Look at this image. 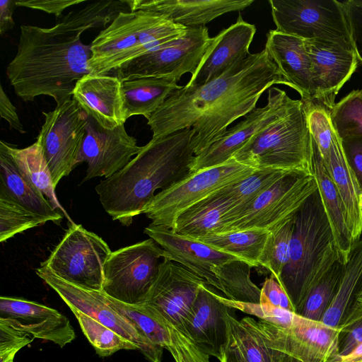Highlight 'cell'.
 <instances>
[{"label":"cell","instance_id":"cell-38","mask_svg":"<svg viewBox=\"0 0 362 362\" xmlns=\"http://www.w3.org/2000/svg\"><path fill=\"white\" fill-rule=\"evenodd\" d=\"M345 264L336 262L320 281L311 289L298 315L320 321L339 287Z\"/></svg>","mask_w":362,"mask_h":362},{"label":"cell","instance_id":"cell-33","mask_svg":"<svg viewBox=\"0 0 362 362\" xmlns=\"http://www.w3.org/2000/svg\"><path fill=\"white\" fill-rule=\"evenodd\" d=\"M361 287L362 240L354 245L337 291L320 322L329 327H338Z\"/></svg>","mask_w":362,"mask_h":362},{"label":"cell","instance_id":"cell-15","mask_svg":"<svg viewBox=\"0 0 362 362\" xmlns=\"http://www.w3.org/2000/svg\"><path fill=\"white\" fill-rule=\"evenodd\" d=\"M204 279L184 266L163 258L142 305L156 317L180 326L190 312Z\"/></svg>","mask_w":362,"mask_h":362},{"label":"cell","instance_id":"cell-29","mask_svg":"<svg viewBox=\"0 0 362 362\" xmlns=\"http://www.w3.org/2000/svg\"><path fill=\"white\" fill-rule=\"evenodd\" d=\"M0 193L47 221L63 218L45 197L20 173L2 140L0 141Z\"/></svg>","mask_w":362,"mask_h":362},{"label":"cell","instance_id":"cell-27","mask_svg":"<svg viewBox=\"0 0 362 362\" xmlns=\"http://www.w3.org/2000/svg\"><path fill=\"white\" fill-rule=\"evenodd\" d=\"M342 200L354 243L362 234V188L349 164L341 139L335 132L329 152L322 158Z\"/></svg>","mask_w":362,"mask_h":362},{"label":"cell","instance_id":"cell-3","mask_svg":"<svg viewBox=\"0 0 362 362\" xmlns=\"http://www.w3.org/2000/svg\"><path fill=\"white\" fill-rule=\"evenodd\" d=\"M191 128L151 139L122 170L95 187L100 202L114 221L129 226L155 197L190 175L194 157Z\"/></svg>","mask_w":362,"mask_h":362},{"label":"cell","instance_id":"cell-36","mask_svg":"<svg viewBox=\"0 0 362 362\" xmlns=\"http://www.w3.org/2000/svg\"><path fill=\"white\" fill-rule=\"evenodd\" d=\"M252 267L250 263L241 259L228 261L212 267L226 298L235 301L259 303L261 289L250 278Z\"/></svg>","mask_w":362,"mask_h":362},{"label":"cell","instance_id":"cell-9","mask_svg":"<svg viewBox=\"0 0 362 362\" xmlns=\"http://www.w3.org/2000/svg\"><path fill=\"white\" fill-rule=\"evenodd\" d=\"M165 257L151 238L112 252L104 265L102 291L127 304L144 303Z\"/></svg>","mask_w":362,"mask_h":362},{"label":"cell","instance_id":"cell-16","mask_svg":"<svg viewBox=\"0 0 362 362\" xmlns=\"http://www.w3.org/2000/svg\"><path fill=\"white\" fill-rule=\"evenodd\" d=\"M295 100L276 87L269 89L265 106L256 107L243 120L228 129L217 141L194 156L190 174L221 165L243 148L255 134L284 116Z\"/></svg>","mask_w":362,"mask_h":362},{"label":"cell","instance_id":"cell-54","mask_svg":"<svg viewBox=\"0 0 362 362\" xmlns=\"http://www.w3.org/2000/svg\"><path fill=\"white\" fill-rule=\"evenodd\" d=\"M16 1L1 0L0 1V33L4 34L12 29L15 25L13 18V11L16 6Z\"/></svg>","mask_w":362,"mask_h":362},{"label":"cell","instance_id":"cell-50","mask_svg":"<svg viewBox=\"0 0 362 362\" xmlns=\"http://www.w3.org/2000/svg\"><path fill=\"white\" fill-rule=\"evenodd\" d=\"M86 1L84 0H29L16 1V6L37 9L59 17L67 8Z\"/></svg>","mask_w":362,"mask_h":362},{"label":"cell","instance_id":"cell-14","mask_svg":"<svg viewBox=\"0 0 362 362\" xmlns=\"http://www.w3.org/2000/svg\"><path fill=\"white\" fill-rule=\"evenodd\" d=\"M36 274L56 291L69 308H75L133 342L149 361H161L164 348L151 342L132 320L112 308L103 291L69 284L42 264L36 269Z\"/></svg>","mask_w":362,"mask_h":362},{"label":"cell","instance_id":"cell-4","mask_svg":"<svg viewBox=\"0 0 362 362\" xmlns=\"http://www.w3.org/2000/svg\"><path fill=\"white\" fill-rule=\"evenodd\" d=\"M339 259L329 222L317 189L295 216L289 257L279 284L298 314L311 289Z\"/></svg>","mask_w":362,"mask_h":362},{"label":"cell","instance_id":"cell-52","mask_svg":"<svg viewBox=\"0 0 362 362\" xmlns=\"http://www.w3.org/2000/svg\"><path fill=\"white\" fill-rule=\"evenodd\" d=\"M0 113L1 117L8 122L10 129L21 134L26 132L20 120L16 107L11 102L2 85L0 86Z\"/></svg>","mask_w":362,"mask_h":362},{"label":"cell","instance_id":"cell-35","mask_svg":"<svg viewBox=\"0 0 362 362\" xmlns=\"http://www.w3.org/2000/svg\"><path fill=\"white\" fill-rule=\"evenodd\" d=\"M269 233L262 229H247L209 235L194 240L235 255L252 267H259V259Z\"/></svg>","mask_w":362,"mask_h":362},{"label":"cell","instance_id":"cell-21","mask_svg":"<svg viewBox=\"0 0 362 362\" xmlns=\"http://www.w3.org/2000/svg\"><path fill=\"white\" fill-rule=\"evenodd\" d=\"M72 98L102 127L113 129L124 124L122 81L114 75L88 74L78 80Z\"/></svg>","mask_w":362,"mask_h":362},{"label":"cell","instance_id":"cell-11","mask_svg":"<svg viewBox=\"0 0 362 362\" xmlns=\"http://www.w3.org/2000/svg\"><path fill=\"white\" fill-rule=\"evenodd\" d=\"M111 252L100 236L72 223L42 264L69 284L102 291L104 265Z\"/></svg>","mask_w":362,"mask_h":362},{"label":"cell","instance_id":"cell-37","mask_svg":"<svg viewBox=\"0 0 362 362\" xmlns=\"http://www.w3.org/2000/svg\"><path fill=\"white\" fill-rule=\"evenodd\" d=\"M70 309L77 319L84 335L98 356H110L122 349L139 351L136 345L110 328L75 308Z\"/></svg>","mask_w":362,"mask_h":362},{"label":"cell","instance_id":"cell-6","mask_svg":"<svg viewBox=\"0 0 362 362\" xmlns=\"http://www.w3.org/2000/svg\"><path fill=\"white\" fill-rule=\"evenodd\" d=\"M311 135L304 103L295 100L282 117L255 134L233 158L256 169L312 174Z\"/></svg>","mask_w":362,"mask_h":362},{"label":"cell","instance_id":"cell-8","mask_svg":"<svg viewBox=\"0 0 362 362\" xmlns=\"http://www.w3.org/2000/svg\"><path fill=\"white\" fill-rule=\"evenodd\" d=\"M256 170L231 158L221 165L192 173L161 190L143 214L151 221L150 225L173 230L176 218L187 209L215 192L245 178Z\"/></svg>","mask_w":362,"mask_h":362},{"label":"cell","instance_id":"cell-22","mask_svg":"<svg viewBox=\"0 0 362 362\" xmlns=\"http://www.w3.org/2000/svg\"><path fill=\"white\" fill-rule=\"evenodd\" d=\"M255 33V25L245 21L239 13L235 23L212 37L199 66L186 85H202L216 78L247 56Z\"/></svg>","mask_w":362,"mask_h":362},{"label":"cell","instance_id":"cell-23","mask_svg":"<svg viewBox=\"0 0 362 362\" xmlns=\"http://www.w3.org/2000/svg\"><path fill=\"white\" fill-rule=\"evenodd\" d=\"M131 11H144L159 15L185 28L204 26L229 12L240 11L254 0H127Z\"/></svg>","mask_w":362,"mask_h":362},{"label":"cell","instance_id":"cell-19","mask_svg":"<svg viewBox=\"0 0 362 362\" xmlns=\"http://www.w3.org/2000/svg\"><path fill=\"white\" fill-rule=\"evenodd\" d=\"M144 232L167 252L165 258L184 266L221 291V284L212 272V267L228 261L241 259L165 227L149 225Z\"/></svg>","mask_w":362,"mask_h":362},{"label":"cell","instance_id":"cell-13","mask_svg":"<svg viewBox=\"0 0 362 362\" xmlns=\"http://www.w3.org/2000/svg\"><path fill=\"white\" fill-rule=\"evenodd\" d=\"M45 122L37 138L51 172L54 185L77 165L86 135L87 114L71 98L49 112H42Z\"/></svg>","mask_w":362,"mask_h":362},{"label":"cell","instance_id":"cell-17","mask_svg":"<svg viewBox=\"0 0 362 362\" xmlns=\"http://www.w3.org/2000/svg\"><path fill=\"white\" fill-rule=\"evenodd\" d=\"M86 130L76 161L77 165L82 162L88 164L83 182L112 176L125 167L143 147L128 134L124 124L107 129L88 116Z\"/></svg>","mask_w":362,"mask_h":362},{"label":"cell","instance_id":"cell-7","mask_svg":"<svg viewBox=\"0 0 362 362\" xmlns=\"http://www.w3.org/2000/svg\"><path fill=\"white\" fill-rule=\"evenodd\" d=\"M276 30L305 40L354 49L342 2L337 0H269Z\"/></svg>","mask_w":362,"mask_h":362},{"label":"cell","instance_id":"cell-41","mask_svg":"<svg viewBox=\"0 0 362 362\" xmlns=\"http://www.w3.org/2000/svg\"><path fill=\"white\" fill-rule=\"evenodd\" d=\"M105 296L112 308L132 320L151 342L164 349L170 344V334L167 327L142 304H127L105 294Z\"/></svg>","mask_w":362,"mask_h":362},{"label":"cell","instance_id":"cell-1","mask_svg":"<svg viewBox=\"0 0 362 362\" xmlns=\"http://www.w3.org/2000/svg\"><path fill=\"white\" fill-rule=\"evenodd\" d=\"M274 84L288 86L267 51L250 53L218 78L172 93L147 119L151 139L191 128L198 155L220 139L229 124L255 109Z\"/></svg>","mask_w":362,"mask_h":362},{"label":"cell","instance_id":"cell-2","mask_svg":"<svg viewBox=\"0 0 362 362\" xmlns=\"http://www.w3.org/2000/svg\"><path fill=\"white\" fill-rule=\"evenodd\" d=\"M124 6L98 1L70 11L52 28L21 25L17 53L6 71L15 93L25 102L47 95L57 105L72 98L76 82L90 74L91 45L81 42L82 33L105 28Z\"/></svg>","mask_w":362,"mask_h":362},{"label":"cell","instance_id":"cell-55","mask_svg":"<svg viewBox=\"0 0 362 362\" xmlns=\"http://www.w3.org/2000/svg\"><path fill=\"white\" fill-rule=\"evenodd\" d=\"M362 319V287L356 294L355 299L341 324L338 327L344 330Z\"/></svg>","mask_w":362,"mask_h":362},{"label":"cell","instance_id":"cell-5","mask_svg":"<svg viewBox=\"0 0 362 362\" xmlns=\"http://www.w3.org/2000/svg\"><path fill=\"white\" fill-rule=\"evenodd\" d=\"M186 31L187 28L151 12L121 11L90 43V74L109 75Z\"/></svg>","mask_w":362,"mask_h":362},{"label":"cell","instance_id":"cell-34","mask_svg":"<svg viewBox=\"0 0 362 362\" xmlns=\"http://www.w3.org/2000/svg\"><path fill=\"white\" fill-rule=\"evenodd\" d=\"M290 171L293 170L257 169L239 182L218 190V194L228 200L231 206L223 218L224 229L243 209Z\"/></svg>","mask_w":362,"mask_h":362},{"label":"cell","instance_id":"cell-43","mask_svg":"<svg viewBox=\"0 0 362 362\" xmlns=\"http://www.w3.org/2000/svg\"><path fill=\"white\" fill-rule=\"evenodd\" d=\"M228 308L225 312L227 331L247 362H271L266 346L259 336L243 325Z\"/></svg>","mask_w":362,"mask_h":362},{"label":"cell","instance_id":"cell-32","mask_svg":"<svg viewBox=\"0 0 362 362\" xmlns=\"http://www.w3.org/2000/svg\"><path fill=\"white\" fill-rule=\"evenodd\" d=\"M2 141L21 175L45 196L55 209H60L66 214L57 198L56 187L54 185L40 139L37 138L35 143L23 148H18L3 140Z\"/></svg>","mask_w":362,"mask_h":362},{"label":"cell","instance_id":"cell-10","mask_svg":"<svg viewBox=\"0 0 362 362\" xmlns=\"http://www.w3.org/2000/svg\"><path fill=\"white\" fill-rule=\"evenodd\" d=\"M317 189L313 175L290 171L243 209L223 233L247 229L273 232L292 219Z\"/></svg>","mask_w":362,"mask_h":362},{"label":"cell","instance_id":"cell-53","mask_svg":"<svg viewBox=\"0 0 362 362\" xmlns=\"http://www.w3.org/2000/svg\"><path fill=\"white\" fill-rule=\"evenodd\" d=\"M227 342L221 349L219 362H247L239 346L227 331Z\"/></svg>","mask_w":362,"mask_h":362},{"label":"cell","instance_id":"cell-49","mask_svg":"<svg viewBox=\"0 0 362 362\" xmlns=\"http://www.w3.org/2000/svg\"><path fill=\"white\" fill-rule=\"evenodd\" d=\"M346 158L362 188V136L341 139Z\"/></svg>","mask_w":362,"mask_h":362},{"label":"cell","instance_id":"cell-46","mask_svg":"<svg viewBox=\"0 0 362 362\" xmlns=\"http://www.w3.org/2000/svg\"><path fill=\"white\" fill-rule=\"evenodd\" d=\"M34 339L28 332L0 317V362H13L17 352Z\"/></svg>","mask_w":362,"mask_h":362},{"label":"cell","instance_id":"cell-18","mask_svg":"<svg viewBox=\"0 0 362 362\" xmlns=\"http://www.w3.org/2000/svg\"><path fill=\"white\" fill-rule=\"evenodd\" d=\"M305 44L311 61V100L330 109L358 67L356 54L354 49L332 42L305 40Z\"/></svg>","mask_w":362,"mask_h":362},{"label":"cell","instance_id":"cell-51","mask_svg":"<svg viewBox=\"0 0 362 362\" xmlns=\"http://www.w3.org/2000/svg\"><path fill=\"white\" fill-rule=\"evenodd\" d=\"M362 344V319L340 331L338 339L339 356L349 354Z\"/></svg>","mask_w":362,"mask_h":362},{"label":"cell","instance_id":"cell-12","mask_svg":"<svg viewBox=\"0 0 362 362\" xmlns=\"http://www.w3.org/2000/svg\"><path fill=\"white\" fill-rule=\"evenodd\" d=\"M211 40L206 25L187 28L182 36L156 47L111 74L122 81L158 77L170 78L178 82L186 73L194 75Z\"/></svg>","mask_w":362,"mask_h":362},{"label":"cell","instance_id":"cell-47","mask_svg":"<svg viewBox=\"0 0 362 362\" xmlns=\"http://www.w3.org/2000/svg\"><path fill=\"white\" fill-rule=\"evenodd\" d=\"M358 63L362 65V0L342 1Z\"/></svg>","mask_w":362,"mask_h":362},{"label":"cell","instance_id":"cell-20","mask_svg":"<svg viewBox=\"0 0 362 362\" xmlns=\"http://www.w3.org/2000/svg\"><path fill=\"white\" fill-rule=\"evenodd\" d=\"M0 317L62 348L76 338L69 320L57 310L23 298L1 296Z\"/></svg>","mask_w":362,"mask_h":362},{"label":"cell","instance_id":"cell-28","mask_svg":"<svg viewBox=\"0 0 362 362\" xmlns=\"http://www.w3.org/2000/svg\"><path fill=\"white\" fill-rule=\"evenodd\" d=\"M240 322L259 336L271 362H328L289 328L251 317Z\"/></svg>","mask_w":362,"mask_h":362},{"label":"cell","instance_id":"cell-40","mask_svg":"<svg viewBox=\"0 0 362 362\" xmlns=\"http://www.w3.org/2000/svg\"><path fill=\"white\" fill-rule=\"evenodd\" d=\"M295 216L280 228L269 232L259 259V266L270 271L278 282L288 261Z\"/></svg>","mask_w":362,"mask_h":362},{"label":"cell","instance_id":"cell-39","mask_svg":"<svg viewBox=\"0 0 362 362\" xmlns=\"http://www.w3.org/2000/svg\"><path fill=\"white\" fill-rule=\"evenodd\" d=\"M332 124L338 136H362V90H354L329 109Z\"/></svg>","mask_w":362,"mask_h":362},{"label":"cell","instance_id":"cell-31","mask_svg":"<svg viewBox=\"0 0 362 362\" xmlns=\"http://www.w3.org/2000/svg\"><path fill=\"white\" fill-rule=\"evenodd\" d=\"M182 87L170 78L147 77L122 81L126 119L143 115L148 119L172 93Z\"/></svg>","mask_w":362,"mask_h":362},{"label":"cell","instance_id":"cell-48","mask_svg":"<svg viewBox=\"0 0 362 362\" xmlns=\"http://www.w3.org/2000/svg\"><path fill=\"white\" fill-rule=\"evenodd\" d=\"M259 303L270 305L295 313L287 293L272 274L269 277L266 278L263 283Z\"/></svg>","mask_w":362,"mask_h":362},{"label":"cell","instance_id":"cell-24","mask_svg":"<svg viewBox=\"0 0 362 362\" xmlns=\"http://www.w3.org/2000/svg\"><path fill=\"white\" fill-rule=\"evenodd\" d=\"M224 305L206 284L201 286L192 309L180 327L207 354L218 358L227 342Z\"/></svg>","mask_w":362,"mask_h":362},{"label":"cell","instance_id":"cell-25","mask_svg":"<svg viewBox=\"0 0 362 362\" xmlns=\"http://www.w3.org/2000/svg\"><path fill=\"white\" fill-rule=\"evenodd\" d=\"M264 49L288 86L299 93L302 100H311V61L305 40L271 30Z\"/></svg>","mask_w":362,"mask_h":362},{"label":"cell","instance_id":"cell-44","mask_svg":"<svg viewBox=\"0 0 362 362\" xmlns=\"http://www.w3.org/2000/svg\"><path fill=\"white\" fill-rule=\"evenodd\" d=\"M170 334V344L166 347L175 362H210V356L204 351L185 329L162 320Z\"/></svg>","mask_w":362,"mask_h":362},{"label":"cell","instance_id":"cell-42","mask_svg":"<svg viewBox=\"0 0 362 362\" xmlns=\"http://www.w3.org/2000/svg\"><path fill=\"white\" fill-rule=\"evenodd\" d=\"M46 222L43 218L0 193V242L6 241L17 233Z\"/></svg>","mask_w":362,"mask_h":362},{"label":"cell","instance_id":"cell-26","mask_svg":"<svg viewBox=\"0 0 362 362\" xmlns=\"http://www.w3.org/2000/svg\"><path fill=\"white\" fill-rule=\"evenodd\" d=\"M311 135V134H310ZM311 168L332 229L339 261L346 264L355 244L339 193L328 173L316 142L311 136Z\"/></svg>","mask_w":362,"mask_h":362},{"label":"cell","instance_id":"cell-45","mask_svg":"<svg viewBox=\"0 0 362 362\" xmlns=\"http://www.w3.org/2000/svg\"><path fill=\"white\" fill-rule=\"evenodd\" d=\"M217 298L230 309L238 310L248 315L284 327L293 324L296 313L270 305L235 301L216 293Z\"/></svg>","mask_w":362,"mask_h":362},{"label":"cell","instance_id":"cell-56","mask_svg":"<svg viewBox=\"0 0 362 362\" xmlns=\"http://www.w3.org/2000/svg\"><path fill=\"white\" fill-rule=\"evenodd\" d=\"M330 362H362V344L346 355L337 356Z\"/></svg>","mask_w":362,"mask_h":362},{"label":"cell","instance_id":"cell-30","mask_svg":"<svg viewBox=\"0 0 362 362\" xmlns=\"http://www.w3.org/2000/svg\"><path fill=\"white\" fill-rule=\"evenodd\" d=\"M230 208L229 201L216 191L181 213L172 230L192 239L222 233L223 218Z\"/></svg>","mask_w":362,"mask_h":362}]
</instances>
